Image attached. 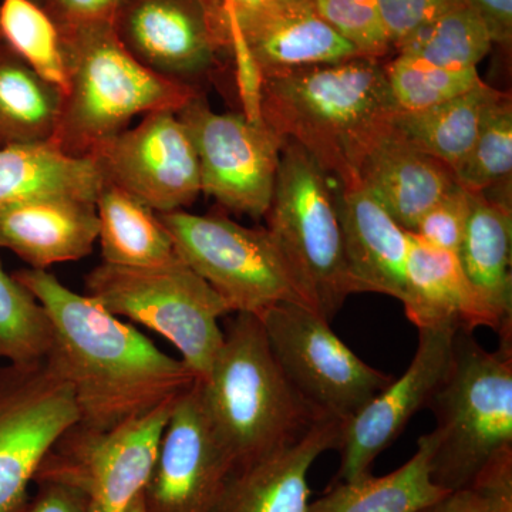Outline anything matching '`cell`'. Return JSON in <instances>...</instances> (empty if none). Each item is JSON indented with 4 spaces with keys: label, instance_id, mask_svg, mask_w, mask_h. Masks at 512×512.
Returning a JSON list of instances; mask_svg holds the SVG:
<instances>
[{
    "label": "cell",
    "instance_id": "26",
    "mask_svg": "<svg viewBox=\"0 0 512 512\" xmlns=\"http://www.w3.org/2000/svg\"><path fill=\"white\" fill-rule=\"evenodd\" d=\"M96 211L103 264L147 268L177 258L160 214L130 192L104 181Z\"/></svg>",
    "mask_w": 512,
    "mask_h": 512
},
{
    "label": "cell",
    "instance_id": "25",
    "mask_svg": "<svg viewBox=\"0 0 512 512\" xmlns=\"http://www.w3.org/2000/svg\"><path fill=\"white\" fill-rule=\"evenodd\" d=\"M433 440L424 434L416 453L383 477L372 474L350 483H339L315 503L308 512H419L444 500L448 493L431 477Z\"/></svg>",
    "mask_w": 512,
    "mask_h": 512
},
{
    "label": "cell",
    "instance_id": "3",
    "mask_svg": "<svg viewBox=\"0 0 512 512\" xmlns=\"http://www.w3.org/2000/svg\"><path fill=\"white\" fill-rule=\"evenodd\" d=\"M197 386L232 470L288 446L326 417L286 379L261 319L251 313L229 320L210 372Z\"/></svg>",
    "mask_w": 512,
    "mask_h": 512
},
{
    "label": "cell",
    "instance_id": "12",
    "mask_svg": "<svg viewBox=\"0 0 512 512\" xmlns=\"http://www.w3.org/2000/svg\"><path fill=\"white\" fill-rule=\"evenodd\" d=\"M177 114L197 151L201 192L228 211L255 220L265 217L284 141L261 119L215 113L202 93Z\"/></svg>",
    "mask_w": 512,
    "mask_h": 512
},
{
    "label": "cell",
    "instance_id": "32",
    "mask_svg": "<svg viewBox=\"0 0 512 512\" xmlns=\"http://www.w3.org/2000/svg\"><path fill=\"white\" fill-rule=\"evenodd\" d=\"M52 346V325L45 309L0 262V365L42 362Z\"/></svg>",
    "mask_w": 512,
    "mask_h": 512
},
{
    "label": "cell",
    "instance_id": "38",
    "mask_svg": "<svg viewBox=\"0 0 512 512\" xmlns=\"http://www.w3.org/2000/svg\"><path fill=\"white\" fill-rule=\"evenodd\" d=\"M36 485V495L19 512H89V500L77 488L52 481Z\"/></svg>",
    "mask_w": 512,
    "mask_h": 512
},
{
    "label": "cell",
    "instance_id": "43",
    "mask_svg": "<svg viewBox=\"0 0 512 512\" xmlns=\"http://www.w3.org/2000/svg\"><path fill=\"white\" fill-rule=\"evenodd\" d=\"M33 2L39 3L40 6H43V3H45V0H33Z\"/></svg>",
    "mask_w": 512,
    "mask_h": 512
},
{
    "label": "cell",
    "instance_id": "15",
    "mask_svg": "<svg viewBox=\"0 0 512 512\" xmlns=\"http://www.w3.org/2000/svg\"><path fill=\"white\" fill-rule=\"evenodd\" d=\"M106 183L117 185L158 214L181 211L201 192L200 163L175 111L147 114L89 154Z\"/></svg>",
    "mask_w": 512,
    "mask_h": 512
},
{
    "label": "cell",
    "instance_id": "44",
    "mask_svg": "<svg viewBox=\"0 0 512 512\" xmlns=\"http://www.w3.org/2000/svg\"><path fill=\"white\" fill-rule=\"evenodd\" d=\"M0 43H2V39H0Z\"/></svg>",
    "mask_w": 512,
    "mask_h": 512
},
{
    "label": "cell",
    "instance_id": "10",
    "mask_svg": "<svg viewBox=\"0 0 512 512\" xmlns=\"http://www.w3.org/2000/svg\"><path fill=\"white\" fill-rule=\"evenodd\" d=\"M175 402L107 431L74 424L47 451L33 483L77 488L89 512H126L147 483Z\"/></svg>",
    "mask_w": 512,
    "mask_h": 512
},
{
    "label": "cell",
    "instance_id": "13",
    "mask_svg": "<svg viewBox=\"0 0 512 512\" xmlns=\"http://www.w3.org/2000/svg\"><path fill=\"white\" fill-rule=\"evenodd\" d=\"M113 30L151 72L198 90L227 56L222 0H121Z\"/></svg>",
    "mask_w": 512,
    "mask_h": 512
},
{
    "label": "cell",
    "instance_id": "6",
    "mask_svg": "<svg viewBox=\"0 0 512 512\" xmlns=\"http://www.w3.org/2000/svg\"><path fill=\"white\" fill-rule=\"evenodd\" d=\"M160 218L177 255L227 302L231 313L259 316L278 303L318 312L308 286L268 228L184 210Z\"/></svg>",
    "mask_w": 512,
    "mask_h": 512
},
{
    "label": "cell",
    "instance_id": "41",
    "mask_svg": "<svg viewBox=\"0 0 512 512\" xmlns=\"http://www.w3.org/2000/svg\"><path fill=\"white\" fill-rule=\"evenodd\" d=\"M228 8L234 10H244L255 8V6L262 5L266 0H222Z\"/></svg>",
    "mask_w": 512,
    "mask_h": 512
},
{
    "label": "cell",
    "instance_id": "4",
    "mask_svg": "<svg viewBox=\"0 0 512 512\" xmlns=\"http://www.w3.org/2000/svg\"><path fill=\"white\" fill-rule=\"evenodd\" d=\"M67 70L59 124L52 144L73 157L128 128L137 116L178 113L201 90L151 72L121 45L113 26L63 33Z\"/></svg>",
    "mask_w": 512,
    "mask_h": 512
},
{
    "label": "cell",
    "instance_id": "28",
    "mask_svg": "<svg viewBox=\"0 0 512 512\" xmlns=\"http://www.w3.org/2000/svg\"><path fill=\"white\" fill-rule=\"evenodd\" d=\"M63 93L0 43V147L52 143Z\"/></svg>",
    "mask_w": 512,
    "mask_h": 512
},
{
    "label": "cell",
    "instance_id": "31",
    "mask_svg": "<svg viewBox=\"0 0 512 512\" xmlns=\"http://www.w3.org/2000/svg\"><path fill=\"white\" fill-rule=\"evenodd\" d=\"M0 39L39 76L66 92L62 36L43 6L33 0H2Z\"/></svg>",
    "mask_w": 512,
    "mask_h": 512
},
{
    "label": "cell",
    "instance_id": "17",
    "mask_svg": "<svg viewBox=\"0 0 512 512\" xmlns=\"http://www.w3.org/2000/svg\"><path fill=\"white\" fill-rule=\"evenodd\" d=\"M458 330H419V345L412 363L399 379L373 397L343 424L340 451V483L370 476V468L380 453L392 446L431 397L446 376Z\"/></svg>",
    "mask_w": 512,
    "mask_h": 512
},
{
    "label": "cell",
    "instance_id": "1",
    "mask_svg": "<svg viewBox=\"0 0 512 512\" xmlns=\"http://www.w3.org/2000/svg\"><path fill=\"white\" fill-rule=\"evenodd\" d=\"M13 276L49 316L52 360L72 384L79 424L107 431L178 399L197 382L181 359L165 355L99 302L70 291L50 272Z\"/></svg>",
    "mask_w": 512,
    "mask_h": 512
},
{
    "label": "cell",
    "instance_id": "5",
    "mask_svg": "<svg viewBox=\"0 0 512 512\" xmlns=\"http://www.w3.org/2000/svg\"><path fill=\"white\" fill-rule=\"evenodd\" d=\"M429 409L431 477L448 493L467 490L495 457L512 450V345L484 349L458 330L446 376Z\"/></svg>",
    "mask_w": 512,
    "mask_h": 512
},
{
    "label": "cell",
    "instance_id": "22",
    "mask_svg": "<svg viewBox=\"0 0 512 512\" xmlns=\"http://www.w3.org/2000/svg\"><path fill=\"white\" fill-rule=\"evenodd\" d=\"M359 183L400 227L413 232L421 217L456 185L443 161L410 147L392 131L367 154Z\"/></svg>",
    "mask_w": 512,
    "mask_h": 512
},
{
    "label": "cell",
    "instance_id": "11",
    "mask_svg": "<svg viewBox=\"0 0 512 512\" xmlns=\"http://www.w3.org/2000/svg\"><path fill=\"white\" fill-rule=\"evenodd\" d=\"M79 423L72 384L46 359L0 365V512H19L47 451Z\"/></svg>",
    "mask_w": 512,
    "mask_h": 512
},
{
    "label": "cell",
    "instance_id": "37",
    "mask_svg": "<svg viewBox=\"0 0 512 512\" xmlns=\"http://www.w3.org/2000/svg\"><path fill=\"white\" fill-rule=\"evenodd\" d=\"M121 0H45L43 8L60 35L74 30L113 26Z\"/></svg>",
    "mask_w": 512,
    "mask_h": 512
},
{
    "label": "cell",
    "instance_id": "8",
    "mask_svg": "<svg viewBox=\"0 0 512 512\" xmlns=\"http://www.w3.org/2000/svg\"><path fill=\"white\" fill-rule=\"evenodd\" d=\"M328 178L299 144L285 140L265 218L266 228L308 286L316 309L330 322L355 288Z\"/></svg>",
    "mask_w": 512,
    "mask_h": 512
},
{
    "label": "cell",
    "instance_id": "19",
    "mask_svg": "<svg viewBox=\"0 0 512 512\" xmlns=\"http://www.w3.org/2000/svg\"><path fill=\"white\" fill-rule=\"evenodd\" d=\"M336 207L355 293H382L402 301L410 232L360 184L342 188Z\"/></svg>",
    "mask_w": 512,
    "mask_h": 512
},
{
    "label": "cell",
    "instance_id": "35",
    "mask_svg": "<svg viewBox=\"0 0 512 512\" xmlns=\"http://www.w3.org/2000/svg\"><path fill=\"white\" fill-rule=\"evenodd\" d=\"M471 192L456 183L426 214L412 234L430 247L458 254L466 234Z\"/></svg>",
    "mask_w": 512,
    "mask_h": 512
},
{
    "label": "cell",
    "instance_id": "9",
    "mask_svg": "<svg viewBox=\"0 0 512 512\" xmlns=\"http://www.w3.org/2000/svg\"><path fill=\"white\" fill-rule=\"evenodd\" d=\"M258 318L286 379L323 416L346 423L392 383V376L363 362L311 308L278 303Z\"/></svg>",
    "mask_w": 512,
    "mask_h": 512
},
{
    "label": "cell",
    "instance_id": "7",
    "mask_svg": "<svg viewBox=\"0 0 512 512\" xmlns=\"http://www.w3.org/2000/svg\"><path fill=\"white\" fill-rule=\"evenodd\" d=\"M84 284L86 295L113 315L141 323L173 343L197 380L210 372L224 342L218 320L231 309L180 256L147 268L101 264Z\"/></svg>",
    "mask_w": 512,
    "mask_h": 512
},
{
    "label": "cell",
    "instance_id": "34",
    "mask_svg": "<svg viewBox=\"0 0 512 512\" xmlns=\"http://www.w3.org/2000/svg\"><path fill=\"white\" fill-rule=\"evenodd\" d=\"M319 18L360 57L382 60L392 52L377 0H311Z\"/></svg>",
    "mask_w": 512,
    "mask_h": 512
},
{
    "label": "cell",
    "instance_id": "18",
    "mask_svg": "<svg viewBox=\"0 0 512 512\" xmlns=\"http://www.w3.org/2000/svg\"><path fill=\"white\" fill-rule=\"evenodd\" d=\"M343 424L323 417L288 446L232 470L212 512H308L309 470L338 450Z\"/></svg>",
    "mask_w": 512,
    "mask_h": 512
},
{
    "label": "cell",
    "instance_id": "21",
    "mask_svg": "<svg viewBox=\"0 0 512 512\" xmlns=\"http://www.w3.org/2000/svg\"><path fill=\"white\" fill-rule=\"evenodd\" d=\"M400 302L407 319L419 330L497 329L493 315L468 282L458 256L430 247L412 232Z\"/></svg>",
    "mask_w": 512,
    "mask_h": 512
},
{
    "label": "cell",
    "instance_id": "42",
    "mask_svg": "<svg viewBox=\"0 0 512 512\" xmlns=\"http://www.w3.org/2000/svg\"><path fill=\"white\" fill-rule=\"evenodd\" d=\"M126 512H144L143 500H141V493L138 495L136 500L130 504V507L127 508Z\"/></svg>",
    "mask_w": 512,
    "mask_h": 512
},
{
    "label": "cell",
    "instance_id": "40",
    "mask_svg": "<svg viewBox=\"0 0 512 512\" xmlns=\"http://www.w3.org/2000/svg\"><path fill=\"white\" fill-rule=\"evenodd\" d=\"M487 500L476 488L456 491L419 512H485Z\"/></svg>",
    "mask_w": 512,
    "mask_h": 512
},
{
    "label": "cell",
    "instance_id": "23",
    "mask_svg": "<svg viewBox=\"0 0 512 512\" xmlns=\"http://www.w3.org/2000/svg\"><path fill=\"white\" fill-rule=\"evenodd\" d=\"M458 261L495 320L500 343L512 345V205L471 194Z\"/></svg>",
    "mask_w": 512,
    "mask_h": 512
},
{
    "label": "cell",
    "instance_id": "36",
    "mask_svg": "<svg viewBox=\"0 0 512 512\" xmlns=\"http://www.w3.org/2000/svg\"><path fill=\"white\" fill-rule=\"evenodd\" d=\"M384 28L393 49H399L404 40L446 15L450 10L466 5L464 0H377Z\"/></svg>",
    "mask_w": 512,
    "mask_h": 512
},
{
    "label": "cell",
    "instance_id": "2",
    "mask_svg": "<svg viewBox=\"0 0 512 512\" xmlns=\"http://www.w3.org/2000/svg\"><path fill=\"white\" fill-rule=\"evenodd\" d=\"M256 114L350 188L360 184L363 161L390 133L397 109L386 64L353 57L261 77Z\"/></svg>",
    "mask_w": 512,
    "mask_h": 512
},
{
    "label": "cell",
    "instance_id": "27",
    "mask_svg": "<svg viewBox=\"0 0 512 512\" xmlns=\"http://www.w3.org/2000/svg\"><path fill=\"white\" fill-rule=\"evenodd\" d=\"M501 92L481 82L430 109L394 116L392 134L416 150L457 167L473 147L491 104Z\"/></svg>",
    "mask_w": 512,
    "mask_h": 512
},
{
    "label": "cell",
    "instance_id": "24",
    "mask_svg": "<svg viewBox=\"0 0 512 512\" xmlns=\"http://www.w3.org/2000/svg\"><path fill=\"white\" fill-rule=\"evenodd\" d=\"M103 183L92 158L69 156L52 143L0 147V214L56 195L96 202Z\"/></svg>",
    "mask_w": 512,
    "mask_h": 512
},
{
    "label": "cell",
    "instance_id": "29",
    "mask_svg": "<svg viewBox=\"0 0 512 512\" xmlns=\"http://www.w3.org/2000/svg\"><path fill=\"white\" fill-rule=\"evenodd\" d=\"M494 43L473 9L460 6L413 33L397 55L444 70L477 69Z\"/></svg>",
    "mask_w": 512,
    "mask_h": 512
},
{
    "label": "cell",
    "instance_id": "33",
    "mask_svg": "<svg viewBox=\"0 0 512 512\" xmlns=\"http://www.w3.org/2000/svg\"><path fill=\"white\" fill-rule=\"evenodd\" d=\"M386 74L394 106L400 113L439 106L483 82L477 69H437L400 55L386 64Z\"/></svg>",
    "mask_w": 512,
    "mask_h": 512
},
{
    "label": "cell",
    "instance_id": "16",
    "mask_svg": "<svg viewBox=\"0 0 512 512\" xmlns=\"http://www.w3.org/2000/svg\"><path fill=\"white\" fill-rule=\"evenodd\" d=\"M232 463L215 437L197 382L181 394L141 491L144 512H212Z\"/></svg>",
    "mask_w": 512,
    "mask_h": 512
},
{
    "label": "cell",
    "instance_id": "20",
    "mask_svg": "<svg viewBox=\"0 0 512 512\" xmlns=\"http://www.w3.org/2000/svg\"><path fill=\"white\" fill-rule=\"evenodd\" d=\"M99 238L96 202L84 198H39L0 214V248L9 249L33 269L79 261Z\"/></svg>",
    "mask_w": 512,
    "mask_h": 512
},
{
    "label": "cell",
    "instance_id": "30",
    "mask_svg": "<svg viewBox=\"0 0 512 512\" xmlns=\"http://www.w3.org/2000/svg\"><path fill=\"white\" fill-rule=\"evenodd\" d=\"M456 183L471 194L511 204L512 101L500 93L485 116L483 127L466 157L453 170ZM487 197V195H485Z\"/></svg>",
    "mask_w": 512,
    "mask_h": 512
},
{
    "label": "cell",
    "instance_id": "14",
    "mask_svg": "<svg viewBox=\"0 0 512 512\" xmlns=\"http://www.w3.org/2000/svg\"><path fill=\"white\" fill-rule=\"evenodd\" d=\"M224 10L227 56L237 64L245 104L254 103L261 77L360 57L311 0H266L244 10L224 3Z\"/></svg>",
    "mask_w": 512,
    "mask_h": 512
},
{
    "label": "cell",
    "instance_id": "39",
    "mask_svg": "<svg viewBox=\"0 0 512 512\" xmlns=\"http://www.w3.org/2000/svg\"><path fill=\"white\" fill-rule=\"evenodd\" d=\"M477 13L490 33L494 45L512 42V0H464Z\"/></svg>",
    "mask_w": 512,
    "mask_h": 512
}]
</instances>
